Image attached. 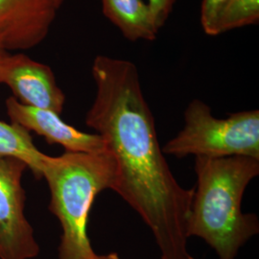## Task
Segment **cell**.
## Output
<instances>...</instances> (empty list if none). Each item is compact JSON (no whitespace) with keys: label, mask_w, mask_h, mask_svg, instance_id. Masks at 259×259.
<instances>
[{"label":"cell","mask_w":259,"mask_h":259,"mask_svg":"<svg viewBox=\"0 0 259 259\" xmlns=\"http://www.w3.org/2000/svg\"><path fill=\"white\" fill-rule=\"evenodd\" d=\"M177 1L178 0H147L159 27H162L166 22L169 16L173 12Z\"/></svg>","instance_id":"13"},{"label":"cell","mask_w":259,"mask_h":259,"mask_svg":"<svg viewBox=\"0 0 259 259\" xmlns=\"http://www.w3.org/2000/svg\"><path fill=\"white\" fill-rule=\"evenodd\" d=\"M64 0H0V47L27 50L47 37Z\"/></svg>","instance_id":"6"},{"label":"cell","mask_w":259,"mask_h":259,"mask_svg":"<svg viewBox=\"0 0 259 259\" xmlns=\"http://www.w3.org/2000/svg\"><path fill=\"white\" fill-rule=\"evenodd\" d=\"M6 111L12 123L18 124L28 132H35L44 137L49 144H60L65 152L100 154L108 152L101 136L88 134L75 129L62 120L54 111L37 109L19 103L16 98L6 100Z\"/></svg>","instance_id":"8"},{"label":"cell","mask_w":259,"mask_h":259,"mask_svg":"<svg viewBox=\"0 0 259 259\" xmlns=\"http://www.w3.org/2000/svg\"><path fill=\"white\" fill-rule=\"evenodd\" d=\"M27 165L16 157H0V259H32L39 253L28 222L21 180Z\"/></svg>","instance_id":"5"},{"label":"cell","mask_w":259,"mask_h":259,"mask_svg":"<svg viewBox=\"0 0 259 259\" xmlns=\"http://www.w3.org/2000/svg\"><path fill=\"white\" fill-rule=\"evenodd\" d=\"M64 1H65V0H64Z\"/></svg>","instance_id":"16"},{"label":"cell","mask_w":259,"mask_h":259,"mask_svg":"<svg viewBox=\"0 0 259 259\" xmlns=\"http://www.w3.org/2000/svg\"><path fill=\"white\" fill-rule=\"evenodd\" d=\"M104 16L131 41L155 40L160 27L143 0H101Z\"/></svg>","instance_id":"9"},{"label":"cell","mask_w":259,"mask_h":259,"mask_svg":"<svg viewBox=\"0 0 259 259\" xmlns=\"http://www.w3.org/2000/svg\"><path fill=\"white\" fill-rule=\"evenodd\" d=\"M46 154L37 150L27 130L15 123L0 121V157L22 160L36 179H42Z\"/></svg>","instance_id":"10"},{"label":"cell","mask_w":259,"mask_h":259,"mask_svg":"<svg viewBox=\"0 0 259 259\" xmlns=\"http://www.w3.org/2000/svg\"><path fill=\"white\" fill-rule=\"evenodd\" d=\"M194 170L197 185L187 236L202 238L219 259H235L241 248L259 232L257 216L242 211L244 192L259 175V159L197 157Z\"/></svg>","instance_id":"2"},{"label":"cell","mask_w":259,"mask_h":259,"mask_svg":"<svg viewBox=\"0 0 259 259\" xmlns=\"http://www.w3.org/2000/svg\"><path fill=\"white\" fill-rule=\"evenodd\" d=\"M115 175L116 163L109 151L46 156L42 178L51 195L49 210L62 228L59 259H97L88 234L89 216L96 196L111 189Z\"/></svg>","instance_id":"3"},{"label":"cell","mask_w":259,"mask_h":259,"mask_svg":"<svg viewBox=\"0 0 259 259\" xmlns=\"http://www.w3.org/2000/svg\"><path fill=\"white\" fill-rule=\"evenodd\" d=\"M258 21L259 0H230L215 24L212 36L254 25Z\"/></svg>","instance_id":"11"},{"label":"cell","mask_w":259,"mask_h":259,"mask_svg":"<svg viewBox=\"0 0 259 259\" xmlns=\"http://www.w3.org/2000/svg\"><path fill=\"white\" fill-rule=\"evenodd\" d=\"M9 53L10 52L4 50L2 47H0V70H1V66H2V64H3V61L5 60V58L8 56Z\"/></svg>","instance_id":"15"},{"label":"cell","mask_w":259,"mask_h":259,"mask_svg":"<svg viewBox=\"0 0 259 259\" xmlns=\"http://www.w3.org/2000/svg\"><path fill=\"white\" fill-rule=\"evenodd\" d=\"M92 73L96 95L85 124L102 137L115 160L111 190L147 225L160 259H195L186 232L194 188L180 185L167 163L137 65L98 55Z\"/></svg>","instance_id":"1"},{"label":"cell","mask_w":259,"mask_h":259,"mask_svg":"<svg viewBox=\"0 0 259 259\" xmlns=\"http://www.w3.org/2000/svg\"><path fill=\"white\" fill-rule=\"evenodd\" d=\"M164 155L182 157H250L259 159V111L217 118L205 103L194 99L185 111V125L163 146Z\"/></svg>","instance_id":"4"},{"label":"cell","mask_w":259,"mask_h":259,"mask_svg":"<svg viewBox=\"0 0 259 259\" xmlns=\"http://www.w3.org/2000/svg\"><path fill=\"white\" fill-rule=\"evenodd\" d=\"M230 0H202L200 20L204 33L212 36L215 24Z\"/></svg>","instance_id":"12"},{"label":"cell","mask_w":259,"mask_h":259,"mask_svg":"<svg viewBox=\"0 0 259 259\" xmlns=\"http://www.w3.org/2000/svg\"><path fill=\"white\" fill-rule=\"evenodd\" d=\"M97 259H121V257L116 252H110L107 254H98Z\"/></svg>","instance_id":"14"},{"label":"cell","mask_w":259,"mask_h":259,"mask_svg":"<svg viewBox=\"0 0 259 259\" xmlns=\"http://www.w3.org/2000/svg\"><path fill=\"white\" fill-rule=\"evenodd\" d=\"M0 83H5L19 103L61 114L65 95L59 88L50 66L25 54H11L5 58L0 70Z\"/></svg>","instance_id":"7"}]
</instances>
